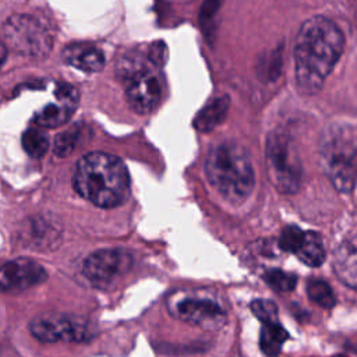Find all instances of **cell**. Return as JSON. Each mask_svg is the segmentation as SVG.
<instances>
[{
    "label": "cell",
    "instance_id": "cell-15",
    "mask_svg": "<svg viewBox=\"0 0 357 357\" xmlns=\"http://www.w3.org/2000/svg\"><path fill=\"white\" fill-rule=\"evenodd\" d=\"M75 106L77 105L60 102V100H59V103H49L35 114L33 120L40 127L56 128L70 120V117L73 116V113L75 110Z\"/></svg>",
    "mask_w": 357,
    "mask_h": 357
},
{
    "label": "cell",
    "instance_id": "cell-24",
    "mask_svg": "<svg viewBox=\"0 0 357 357\" xmlns=\"http://www.w3.org/2000/svg\"><path fill=\"white\" fill-rule=\"evenodd\" d=\"M333 357H346V356H343V354H336V356H333Z\"/></svg>",
    "mask_w": 357,
    "mask_h": 357
},
{
    "label": "cell",
    "instance_id": "cell-13",
    "mask_svg": "<svg viewBox=\"0 0 357 357\" xmlns=\"http://www.w3.org/2000/svg\"><path fill=\"white\" fill-rule=\"evenodd\" d=\"M63 59L67 64L85 73H95L103 68V53L91 43H73L64 47Z\"/></svg>",
    "mask_w": 357,
    "mask_h": 357
},
{
    "label": "cell",
    "instance_id": "cell-6",
    "mask_svg": "<svg viewBox=\"0 0 357 357\" xmlns=\"http://www.w3.org/2000/svg\"><path fill=\"white\" fill-rule=\"evenodd\" d=\"M266 170L271 183L280 192H296L303 180L301 162L297 149L282 130H275L266 139Z\"/></svg>",
    "mask_w": 357,
    "mask_h": 357
},
{
    "label": "cell",
    "instance_id": "cell-3",
    "mask_svg": "<svg viewBox=\"0 0 357 357\" xmlns=\"http://www.w3.org/2000/svg\"><path fill=\"white\" fill-rule=\"evenodd\" d=\"M205 173L212 187L231 204L245 201L254 190L255 176L248 153L233 139H222L209 148Z\"/></svg>",
    "mask_w": 357,
    "mask_h": 357
},
{
    "label": "cell",
    "instance_id": "cell-18",
    "mask_svg": "<svg viewBox=\"0 0 357 357\" xmlns=\"http://www.w3.org/2000/svg\"><path fill=\"white\" fill-rule=\"evenodd\" d=\"M22 142V148L24 151L35 159L42 158L49 148V138L47 135L40 131L39 128H28L25 130V132L22 134L21 138Z\"/></svg>",
    "mask_w": 357,
    "mask_h": 357
},
{
    "label": "cell",
    "instance_id": "cell-10",
    "mask_svg": "<svg viewBox=\"0 0 357 357\" xmlns=\"http://www.w3.org/2000/svg\"><path fill=\"white\" fill-rule=\"evenodd\" d=\"M132 264L131 255L120 248H103L89 254L82 264V273L95 286L110 284L124 275Z\"/></svg>",
    "mask_w": 357,
    "mask_h": 357
},
{
    "label": "cell",
    "instance_id": "cell-16",
    "mask_svg": "<svg viewBox=\"0 0 357 357\" xmlns=\"http://www.w3.org/2000/svg\"><path fill=\"white\" fill-rule=\"evenodd\" d=\"M294 254L305 265L319 266L325 261V247L321 236L315 231H304L303 240Z\"/></svg>",
    "mask_w": 357,
    "mask_h": 357
},
{
    "label": "cell",
    "instance_id": "cell-9",
    "mask_svg": "<svg viewBox=\"0 0 357 357\" xmlns=\"http://www.w3.org/2000/svg\"><path fill=\"white\" fill-rule=\"evenodd\" d=\"M167 308L174 318L204 329H218L226 322L223 305L199 293H176L169 298Z\"/></svg>",
    "mask_w": 357,
    "mask_h": 357
},
{
    "label": "cell",
    "instance_id": "cell-2",
    "mask_svg": "<svg viewBox=\"0 0 357 357\" xmlns=\"http://www.w3.org/2000/svg\"><path fill=\"white\" fill-rule=\"evenodd\" d=\"M73 184L75 191L100 208L123 204L130 192V176L126 165L114 155L91 152L75 166Z\"/></svg>",
    "mask_w": 357,
    "mask_h": 357
},
{
    "label": "cell",
    "instance_id": "cell-23",
    "mask_svg": "<svg viewBox=\"0 0 357 357\" xmlns=\"http://www.w3.org/2000/svg\"><path fill=\"white\" fill-rule=\"evenodd\" d=\"M304 231L297 226H287L282 230L279 237V247L286 252H296L303 240Z\"/></svg>",
    "mask_w": 357,
    "mask_h": 357
},
{
    "label": "cell",
    "instance_id": "cell-22",
    "mask_svg": "<svg viewBox=\"0 0 357 357\" xmlns=\"http://www.w3.org/2000/svg\"><path fill=\"white\" fill-rule=\"evenodd\" d=\"M252 314L262 322H273V321H279L278 319V307L273 301L271 300H265V298H258L254 300L250 305Z\"/></svg>",
    "mask_w": 357,
    "mask_h": 357
},
{
    "label": "cell",
    "instance_id": "cell-4",
    "mask_svg": "<svg viewBox=\"0 0 357 357\" xmlns=\"http://www.w3.org/2000/svg\"><path fill=\"white\" fill-rule=\"evenodd\" d=\"M319 165L340 192L357 184V126L342 123L326 127L319 139Z\"/></svg>",
    "mask_w": 357,
    "mask_h": 357
},
{
    "label": "cell",
    "instance_id": "cell-14",
    "mask_svg": "<svg viewBox=\"0 0 357 357\" xmlns=\"http://www.w3.org/2000/svg\"><path fill=\"white\" fill-rule=\"evenodd\" d=\"M229 109V98L219 96L212 99L208 105H205L197 114L194 120V126L197 130L202 132L212 131L216 126H219L226 117Z\"/></svg>",
    "mask_w": 357,
    "mask_h": 357
},
{
    "label": "cell",
    "instance_id": "cell-11",
    "mask_svg": "<svg viewBox=\"0 0 357 357\" xmlns=\"http://www.w3.org/2000/svg\"><path fill=\"white\" fill-rule=\"evenodd\" d=\"M46 271L31 258H17L6 262L0 272V286L3 291L26 290L45 282Z\"/></svg>",
    "mask_w": 357,
    "mask_h": 357
},
{
    "label": "cell",
    "instance_id": "cell-1",
    "mask_svg": "<svg viewBox=\"0 0 357 357\" xmlns=\"http://www.w3.org/2000/svg\"><path fill=\"white\" fill-rule=\"evenodd\" d=\"M343 46V33L332 20L314 15L301 24L294 40V74L301 92L311 95L321 89Z\"/></svg>",
    "mask_w": 357,
    "mask_h": 357
},
{
    "label": "cell",
    "instance_id": "cell-17",
    "mask_svg": "<svg viewBox=\"0 0 357 357\" xmlns=\"http://www.w3.org/2000/svg\"><path fill=\"white\" fill-rule=\"evenodd\" d=\"M287 337L289 333L279 321L262 324L259 332V347L265 356L276 357L280 353L282 346L287 340Z\"/></svg>",
    "mask_w": 357,
    "mask_h": 357
},
{
    "label": "cell",
    "instance_id": "cell-19",
    "mask_svg": "<svg viewBox=\"0 0 357 357\" xmlns=\"http://www.w3.org/2000/svg\"><path fill=\"white\" fill-rule=\"evenodd\" d=\"M307 294L311 301L322 308H332L336 303L333 290L322 279H310L307 283Z\"/></svg>",
    "mask_w": 357,
    "mask_h": 357
},
{
    "label": "cell",
    "instance_id": "cell-21",
    "mask_svg": "<svg viewBox=\"0 0 357 357\" xmlns=\"http://www.w3.org/2000/svg\"><path fill=\"white\" fill-rule=\"evenodd\" d=\"M79 131L73 127L68 131L60 132L56 138H54V145H53V152L59 156V158H64L67 155H70L73 152V149L75 148L77 139H78Z\"/></svg>",
    "mask_w": 357,
    "mask_h": 357
},
{
    "label": "cell",
    "instance_id": "cell-8",
    "mask_svg": "<svg viewBox=\"0 0 357 357\" xmlns=\"http://www.w3.org/2000/svg\"><path fill=\"white\" fill-rule=\"evenodd\" d=\"M29 332L40 342H75L84 343L92 340L98 331L96 326L78 315L49 312L35 317L29 322Z\"/></svg>",
    "mask_w": 357,
    "mask_h": 357
},
{
    "label": "cell",
    "instance_id": "cell-5",
    "mask_svg": "<svg viewBox=\"0 0 357 357\" xmlns=\"http://www.w3.org/2000/svg\"><path fill=\"white\" fill-rule=\"evenodd\" d=\"M155 64L144 54L130 53L120 57L117 75L124 82L126 99L137 113L152 112L162 98V82Z\"/></svg>",
    "mask_w": 357,
    "mask_h": 357
},
{
    "label": "cell",
    "instance_id": "cell-7",
    "mask_svg": "<svg viewBox=\"0 0 357 357\" xmlns=\"http://www.w3.org/2000/svg\"><path fill=\"white\" fill-rule=\"evenodd\" d=\"M3 43L22 56L43 57L53 46L47 25L31 14H13L1 25Z\"/></svg>",
    "mask_w": 357,
    "mask_h": 357
},
{
    "label": "cell",
    "instance_id": "cell-12",
    "mask_svg": "<svg viewBox=\"0 0 357 357\" xmlns=\"http://www.w3.org/2000/svg\"><path fill=\"white\" fill-rule=\"evenodd\" d=\"M333 271L343 284L357 291V236L337 245L333 252Z\"/></svg>",
    "mask_w": 357,
    "mask_h": 357
},
{
    "label": "cell",
    "instance_id": "cell-20",
    "mask_svg": "<svg viewBox=\"0 0 357 357\" xmlns=\"http://www.w3.org/2000/svg\"><path fill=\"white\" fill-rule=\"evenodd\" d=\"M266 283L276 291H291L296 287L297 278L280 269L268 271L265 275Z\"/></svg>",
    "mask_w": 357,
    "mask_h": 357
}]
</instances>
